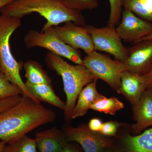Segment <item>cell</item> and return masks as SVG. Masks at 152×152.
Segmentation results:
<instances>
[{
  "label": "cell",
  "instance_id": "6",
  "mask_svg": "<svg viewBox=\"0 0 152 152\" xmlns=\"http://www.w3.org/2000/svg\"><path fill=\"white\" fill-rule=\"evenodd\" d=\"M83 62L95 78L102 80L118 92L121 78L127 70L124 62L113 60L109 56L95 50L87 55Z\"/></svg>",
  "mask_w": 152,
  "mask_h": 152
},
{
  "label": "cell",
  "instance_id": "35",
  "mask_svg": "<svg viewBox=\"0 0 152 152\" xmlns=\"http://www.w3.org/2000/svg\"><path fill=\"white\" fill-rule=\"evenodd\" d=\"M118 150V152H124V151H121V150Z\"/></svg>",
  "mask_w": 152,
  "mask_h": 152
},
{
  "label": "cell",
  "instance_id": "3",
  "mask_svg": "<svg viewBox=\"0 0 152 152\" xmlns=\"http://www.w3.org/2000/svg\"><path fill=\"white\" fill-rule=\"evenodd\" d=\"M49 69L61 76L66 96L64 117L66 124L72 120V114L81 91L95 79L94 76L84 65H72L62 57L49 52L45 58Z\"/></svg>",
  "mask_w": 152,
  "mask_h": 152
},
{
  "label": "cell",
  "instance_id": "32",
  "mask_svg": "<svg viewBox=\"0 0 152 152\" xmlns=\"http://www.w3.org/2000/svg\"><path fill=\"white\" fill-rule=\"evenodd\" d=\"M118 150L116 148L115 146L107 148L102 151V152H118Z\"/></svg>",
  "mask_w": 152,
  "mask_h": 152
},
{
  "label": "cell",
  "instance_id": "18",
  "mask_svg": "<svg viewBox=\"0 0 152 152\" xmlns=\"http://www.w3.org/2000/svg\"><path fill=\"white\" fill-rule=\"evenodd\" d=\"M24 68L27 81L34 85L51 84L50 77L37 62L33 60L26 61L24 64Z\"/></svg>",
  "mask_w": 152,
  "mask_h": 152
},
{
  "label": "cell",
  "instance_id": "1",
  "mask_svg": "<svg viewBox=\"0 0 152 152\" xmlns=\"http://www.w3.org/2000/svg\"><path fill=\"white\" fill-rule=\"evenodd\" d=\"M56 117L54 111L22 95L18 104L0 113V141L12 143L38 127L54 122Z\"/></svg>",
  "mask_w": 152,
  "mask_h": 152
},
{
  "label": "cell",
  "instance_id": "22",
  "mask_svg": "<svg viewBox=\"0 0 152 152\" xmlns=\"http://www.w3.org/2000/svg\"><path fill=\"white\" fill-rule=\"evenodd\" d=\"M123 7L141 18L152 23V14L142 4L140 0H122Z\"/></svg>",
  "mask_w": 152,
  "mask_h": 152
},
{
  "label": "cell",
  "instance_id": "12",
  "mask_svg": "<svg viewBox=\"0 0 152 152\" xmlns=\"http://www.w3.org/2000/svg\"><path fill=\"white\" fill-rule=\"evenodd\" d=\"M133 113L136 122L131 126L132 132L140 134L152 126V90L146 89L137 103L133 106Z\"/></svg>",
  "mask_w": 152,
  "mask_h": 152
},
{
  "label": "cell",
  "instance_id": "26",
  "mask_svg": "<svg viewBox=\"0 0 152 152\" xmlns=\"http://www.w3.org/2000/svg\"><path fill=\"white\" fill-rule=\"evenodd\" d=\"M22 98V95H16L0 100V113L16 104Z\"/></svg>",
  "mask_w": 152,
  "mask_h": 152
},
{
  "label": "cell",
  "instance_id": "9",
  "mask_svg": "<svg viewBox=\"0 0 152 152\" xmlns=\"http://www.w3.org/2000/svg\"><path fill=\"white\" fill-rule=\"evenodd\" d=\"M115 29L122 40L134 44L152 34V23L124 9L121 22Z\"/></svg>",
  "mask_w": 152,
  "mask_h": 152
},
{
  "label": "cell",
  "instance_id": "24",
  "mask_svg": "<svg viewBox=\"0 0 152 152\" xmlns=\"http://www.w3.org/2000/svg\"><path fill=\"white\" fill-rule=\"evenodd\" d=\"M110 6V12L108 24L116 28L120 23L122 14V0H109Z\"/></svg>",
  "mask_w": 152,
  "mask_h": 152
},
{
  "label": "cell",
  "instance_id": "19",
  "mask_svg": "<svg viewBox=\"0 0 152 152\" xmlns=\"http://www.w3.org/2000/svg\"><path fill=\"white\" fill-rule=\"evenodd\" d=\"M124 108L123 102L117 98L105 97L98 99L92 105L90 109L96 111L115 115L118 111Z\"/></svg>",
  "mask_w": 152,
  "mask_h": 152
},
{
  "label": "cell",
  "instance_id": "25",
  "mask_svg": "<svg viewBox=\"0 0 152 152\" xmlns=\"http://www.w3.org/2000/svg\"><path fill=\"white\" fill-rule=\"evenodd\" d=\"M121 126V124L118 122H106L103 123L102 130L99 133L106 137H115L116 135L118 129Z\"/></svg>",
  "mask_w": 152,
  "mask_h": 152
},
{
  "label": "cell",
  "instance_id": "28",
  "mask_svg": "<svg viewBox=\"0 0 152 152\" xmlns=\"http://www.w3.org/2000/svg\"><path fill=\"white\" fill-rule=\"evenodd\" d=\"M147 89H150L152 90V67L146 73L143 75Z\"/></svg>",
  "mask_w": 152,
  "mask_h": 152
},
{
  "label": "cell",
  "instance_id": "31",
  "mask_svg": "<svg viewBox=\"0 0 152 152\" xmlns=\"http://www.w3.org/2000/svg\"><path fill=\"white\" fill-rule=\"evenodd\" d=\"M15 0H0V10Z\"/></svg>",
  "mask_w": 152,
  "mask_h": 152
},
{
  "label": "cell",
  "instance_id": "13",
  "mask_svg": "<svg viewBox=\"0 0 152 152\" xmlns=\"http://www.w3.org/2000/svg\"><path fill=\"white\" fill-rule=\"evenodd\" d=\"M146 89L142 75L126 70L121 78L118 94L124 95L132 105L134 106L137 103Z\"/></svg>",
  "mask_w": 152,
  "mask_h": 152
},
{
  "label": "cell",
  "instance_id": "16",
  "mask_svg": "<svg viewBox=\"0 0 152 152\" xmlns=\"http://www.w3.org/2000/svg\"><path fill=\"white\" fill-rule=\"evenodd\" d=\"M121 149L124 152H152V128L140 134L127 135L121 140Z\"/></svg>",
  "mask_w": 152,
  "mask_h": 152
},
{
  "label": "cell",
  "instance_id": "17",
  "mask_svg": "<svg viewBox=\"0 0 152 152\" xmlns=\"http://www.w3.org/2000/svg\"><path fill=\"white\" fill-rule=\"evenodd\" d=\"M25 83L29 92L39 102L48 103L64 111L66 103L56 95L51 84L34 85L27 81Z\"/></svg>",
  "mask_w": 152,
  "mask_h": 152
},
{
  "label": "cell",
  "instance_id": "20",
  "mask_svg": "<svg viewBox=\"0 0 152 152\" xmlns=\"http://www.w3.org/2000/svg\"><path fill=\"white\" fill-rule=\"evenodd\" d=\"M35 140L26 135L16 141L6 144L3 152H37Z\"/></svg>",
  "mask_w": 152,
  "mask_h": 152
},
{
  "label": "cell",
  "instance_id": "30",
  "mask_svg": "<svg viewBox=\"0 0 152 152\" xmlns=\"http://www.w3.org/2000/svg\"><path fill=\"white\" fill-rule=\"evenodd\" d=\"M145 8L152 14V0H140Z\"/></svg>",
  "mask_w": 152,
  "mask_h": 152
},
{
  "label": "cell",
  "instance_id": "4",
  "mask_svg": "<svg viewBox=\"0 0 152 152\" xmlns=\"http://www.w3.org/2000/svg\"><path fill=\"white\" fill-rule=\"evenodd\" d=\"M21 20L20 18L0 15V67L9 80L21 90L23 95L40 103L28 91L20 74L23 65L15 58L11 52L10 39L14 32L21 26Z\"/></svg>",
  "mask_w": 152,
  "mask_h": 152
},
{
  "label": "cell",
  "instance_id": "23",
  "mask_svg": "<svg viewBox=\"0 0 152 152\" xmlns=\"http://www.w3.org/2000/svg\"><path fill=\"white\" fill-rule=\"evenodd\" d=\"M69 8L75 10H92L99 6L98 0H62Z\"/></svg>",
  "mask_w": 152,
  "mask_h": 152
},
{
  "label": "cell",
  "instance_id": "21",
  "mask_svg": "<svg viewBox=\"0 0 152 152\" xmlns=\"http://www.w3.org/2000/svg\"><path fill=\"white\" fill-rule=\"evenodd\" d=\"M21 90L11 83L0 67V100L16 95H23Z\"/></svg>",
  "mask_w": 152,
  "mask_h": 152
},
{
  "label": "cell",
  "instance_id": "14",
  "mask_svg": "<svg viewBox=\"0 0 152 152\" xmlns=\"http://www.w3.org/2000/svg\"><path fill=\"white\" fill-rule=\"evenodd\" d=\"M35 140L39 152H62L68 142L64 132L56 127L37 132Z\"/></svg>",
  "mask_w": 152,
  "mask_h": 152
},
{
  "label": "cell",
  "instance_id": "2",
  "mask_svg": "<svg viewBox=\"0 0 152 152\" xmlns=\"http://www.w3.org/2000/svg\"><path fill=\"white\" fill-rule=\"evenodd\" d=\"M0 12L21 19L33 13L39 14L47 20L42 31L68 22L81 26L86 25L81 12L69 8L62 0H15L1 9Z\"/></svg>",
  "mask_w": 152,
  "mask_h": 152
},
{
  "label": "cell",
  "instance_id": "11",
  "mask_svg": "<svg viewBox=\"0 0 152 152\" xmlns=\"http://www.w3.org/2000/svg\"><path fill=\"white\" fill-rule=\"evenodd\" d=\"M128 48L127 70L143 75L152 67V39L140 41Z\"/></svg>",
  "mask_w": 152,
  "mask_h": 152
},
{
  "label": "cell",
  "instance_id": "10",
  "mask_svg": "<svg viewBox=\"0 0 152 152\" xmlns=\"http://www.w3.org/2000/svg\"><path fill=\"white\" fill-rule=\"evenodd\" d=\"M54 28L58 37L73 48L82 49L87 55L95 51L91 37L84 26L68 22L62 26H56Z\"/></svg>",
  "mask_w": 152,
  "mask_h": 152
},
{
  "label": "cell",
  "instance_id": "29",
  "mask_svg": "<svg viewBox=\"0 0 152 152\" xmlns=\"http://www.w3.org/2000/svg\"><path fill=\"white\" fill-rule=\"evenodd\" d=\"M68 142H69L67 143L66 145L64 147L62 152H81L79 148H78L77 147Z\"/></svg>",
  "mask_w": 152,
  "mask_h": 152
},
{
  "label": "cell",
  "instance_id": "5",
  "mask_svg": "<svg viewBox=\"0 0 152 152\" xmlns=\"http://www.w3.org/2000/svg\"><path fill=\"white\" fill-rule=\"evenodd\" d=\"M23 42L28 49L35 47L44 48L79 65H83L80 53L65 43L58 37L54 27L42 31L29 30L25 36Z\"/></svg>",
  "mask_w": 152,
  "mask_h": 152
},
{
  "label": "cell",
  "instance_id": "7",
  "mask_svg": "<svg viewBox=\"0 0 152 152\" xmlns=\"http://www.w3.org/2000/svg\"><path fill=\"white\" fill-rule=\"evenodd\" d=\"M84 27L91 35L95 51L108 53L117 60L125 62L127 58L128 48L123 45L115 28L108 25L100 28L91 25H86Z\"/></svg>",
  "mask_w": 152,
  "mask_h": 152
},
{
  "label": "cell",
  "instance_id": "8",
  "mask_svg": "<svg viewBox=\"0 0 152 152\" xmlns=\"http://www.w3.org/2000/svg\"><path fill=\"white\" fill-rule=\"evenodd\" d=\"M62 130L67 141L78 143L84 152H102L107 148L115 146L111 139L91 131L85 124L75 127L66 124Z\"/></svg>",
  "mask_w": 152,
  "mask_h": 152
},
{
  "label": "cell",
  "instance_id": "15",
  "mask_svg": "<svg viewBox=\"0 0 152 152\" xmlns=\"http://www.w3.org/2000/svg\"><path fill=\"white\" fill-rule=\"evenodd\" d=\"M97 79L95 78L79 94L73 110L72 120L85 115L95 102L104 97L97 91Z\"/></svg>",
  "mask_w": 152,
  "mask_h": 152
},
{
  "label": "cell",
  "instance_id": "33",
  "mask_svg": "<svg viewBox=\"0 0 152 152\" xmlns=\"http://www.w3.org/2000/svg\"><path fill=\"white\" fill-rule=\"evenodd\" d=\"M149 39H152V33L151 34L147 36V37H145L142 38L141 39L137 41V42H140V41L145 40Z\"/></svg>",
  "mask_w": 152,
  "mask_h": 152
},
{
  "label": "cell",
  "instance_id": "27",
  "mask_svg": "<svg viewBox=\"0 0 152 152\" xmlns=\"http://www.w3.org/2000/svg\"><path fill=\"white\" fill-rule=\"evenodd\" d=\"M103 123L100 119L94 118L90 120L88 127L93 132L99 133L102 130Z\"/></svg>",
  "mask_w": 152,
  "mask_h": 152
},
{
  "label": "cell",
  "instance_id": "34",
  "mask_svg": "<svg viewBox=\"0 0 152 152\" xmlns=\"http://www.w3.org/2000/svg\"><path fill=\"white\" fill-rule=\"evenodd\" d=\"M6 144L1 141H0V152H3Z\"/></svg>",
  "mask_w": 152,
  "mask_h": 152
}]
</instances>
